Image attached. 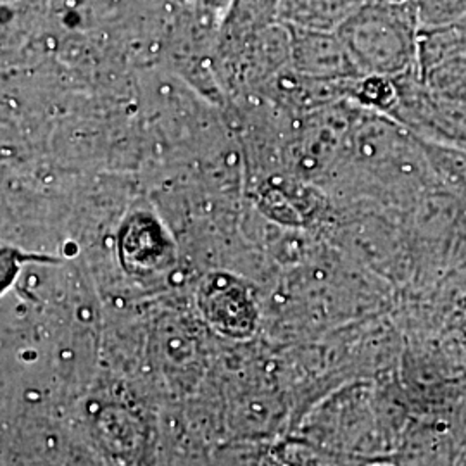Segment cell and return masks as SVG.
Listing matches in <instances>:
<instances>
[{
	"label": "cell",
	"mask_w": 466,
	"mask_h": 466,
	"mask_svg": "<svg viewBox=\"0 0 466 466\" xmlns=\"http://www.w3.org/2000/svg\"><path fill=\"white\" fill-rule=\"evenodd\" d=\"M418 9L408 4L367 5L340 28V40L361 75L398 78L418 71Z\"/></svg>",
	"instance_id": "6da1fadb"
},
{
	"label": "cell",
	"mask_w": 466,
	"mask_h": 466,
	"mask_svg": "<svg viewBox=\"0 0 466 466\" xmlns=\"http://www.w3.org/2000/svg\"><path fill=\"white\" fill-rule=\"evenodd\" d=\"M117 259L134 277H154L175 265L177 249L165 223L149 209L123 218L116 235Z\"/></svg>",
	"instance_id": "7a4b0ae2"
},
{
	"label": "cell",
	"mask_w": 466,
	"mask_h": 466,
	"mask_svg": "<svg viewBox=\"0 0 466 466\" xmlns=\"http://www.w3.org/2000/svg\"><path fill=\"white\" fill-rule=\"evenodd\" d=\"M199 308L218 330L235 337L252 332L256 306L249 289L232 275H209L199 289Z\"/></svg>",
	"instance_id": "3957f363"
},
{
	"label": "cell",
	"mask_w": 466,
	"mask_h": 466,
	"mask_svg": "<svg viewBox=\"0 0 466 466\" xmlns=\"http://www.w3.org/2000/svg\"><path fill=\"white\" fill-rule=\"evenodd\" d=\"M463 452L450 420L421 418L402 435L396 466H458Z\"/></svg>",
	"instance_id": "277c9868"
},
{
	"label": "cell",
	"mask_w": 466,
	"mask_h": 466,
	"mask_svg": "<svg viewBox=\"0 0 466 466\" xmlns=\"http://www.w3.org/2000/svg\"><path fill=\"white\" fill-rule=\"evenodd\" d=\"M298 65L306 78L344 82L363 76L350 59L344 42L329 35H311L300 42Z\"/></svg>",
	"instance_id": "5b68a950"
},
{
	"label": "cell",
	"mask_w": 466,
	"mask_h": 466,
	"mask_svg": "<svg viewBox=\"0 0 466 466\" xmlns=\"http://www.w3.org/2000/svg\"><path fill=\"white\" fill-rule=\"evenodd\" d=\"M421 147L437 184L466 198V147L429 142H421Z\"/></svg>",
	"instance_id": "8992f818"
},
{
	"label": "cell",
	"mask_w": 466,
	"mask_h": 466,
	"mask_svg": "<svg viewBox=\"0 0 466 466\" xmlns=\"http://www.w3.org/2000/svg\"><path fill=\"white\" fill-rule=\"evenodd\" d=\"M350 97L377 115L390 117L400 104V88L396 78L382 75H363L350 82Z\"/></svg>",
	"instance_id": "52a82bcc"
},
{
	"label": "cell",
	"mask_w": 466,
	"mask_h": 466,
	"mask_svg": "<svg viewBox=\"0 0 466 466\" xmlns=\"http://www.w3.org/2000/svg\"><path fill=\"white\" fill-rule=\"evenodd\" d=\"M259 208L267 213V217L282 225H289V227L304 225V213L299 204L280 187L267 188L261 194Z\"/></svg>",
	"instance_id": "ba28073f"
},
{
	"label": "cell",
	"mask_w": 466,
	"mask_h": 466,
	"mask_svg": "<svg viewBox=\"0 0 466 466\" xmlns=\"http://www.w3.org/2000/svg\"><path fill=\"white\" fill-rule=\"evenodd\" d=\"M57 258H50L44 254H28L23 250L2 246L0 250V289L5 292L13 283L16 282L17 273L26 263H57Z\"/></svg>",
	"instance_id": "9c48e42d"
},
{
	"label": "cell",
	"mask_w": 466,
	"mask_h": 466,
	"mask_svg": "<svg viewBox=\"0 0 466 466\" xmlns=\"http://www.w3.org/2000/svg\"><path fill=\"white\" fill-rule=\"evenodd\" d=\"M188 2H194L198 5H204V7H209V9H221L228 4V0H188Z\"/></svg>",
	"instance_id": "30bf717a"
},
{
	"label": "cell",
	"mask_w": 466,
	"mask_h": 466,
	"mask_svg": "<svg viewBox=\"0 0 466 466\" xmlns=\"http://www.w3.org/2000/svg\"><path fill=\"white\" fill-rule=\"evenodd\" d=\"M458 466H466V451L463 452V456H461V460H460V465Z\"/></svg>",
	"instance_id": "8fae6325"
},
{
	"label": "cell",
	"mask_w": 466,
	"mask_h": 466,
	"mask_svg": "<svg viewBox=\"0 0 466 466\" xmlns=\"http://www.w3.org/2000/svg\"><path fill=\"white\" fill-rule=\"evenodd\" d=\"M385 2H390V4H406L408 0H385Z\"/></svg>",
	"instance_id": "7c38bea8"
}]
</instances>
